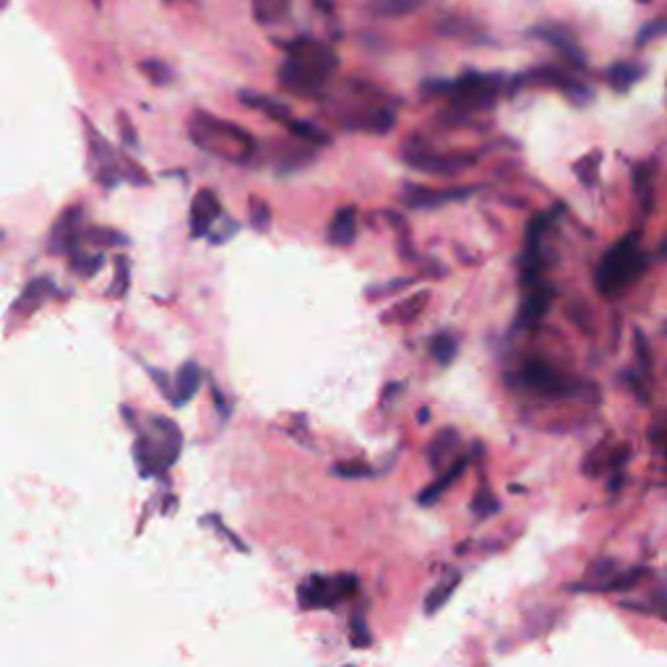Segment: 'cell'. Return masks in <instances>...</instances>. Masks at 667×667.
I'll return each instance as SVG.
<instances>
[{
	"mask_svg": "<svg viewBox=\"0 0 667 667\" xmlns=\"http://www.w3.org/2000/svg\"><path fill=\"white\" fill-rule=\"evenodd\" d=\"M284 50L287 60L279 66V84L300 97H313L321 92L331 73L339 68L337 53L311 37H295L284 45Z\"/></svg>",
	"mask_w": 667,
	"mask_h": 667,
	"instance_id": "cell-1",
	"label": "cell"
},
{
	"mask_svg": "<svg viewBox=\"0 0 667 667\" xmlns=\"http://www.w3.org/2000/svg\"><path fill=\"white\" fill-rule=\"evenodd\" d=\"M188 131H191L193 144L201 146L204 152L227 159V162H235V165H245L256 152V139L251 133L235 126V123L214 118V115L196 113L188 123Z\"/></svg>",
	"mask_w": 667,
	"mask_h": 667,
	"instance_id": "cell-2",
	"label": "cell"
},
{
	"mask_svg": "<svg viewBox=\"0 0 667 667\" xmlns=\"http://www.w3.org/2000/svg\"><path fill=\"white\" fill-rule=\"evenodd\" d=\"M180 449H183V433L178 425L167 417H149L146 430H139V438L133 443V456L141 477L165 475L178 462Z\"/></svg>",
	"mask_w": 667,
	"mask_h": 667,
	"instance_id": "cell-3",
	"label": "cell"
},
{
	"mask_svg": "<svg viewBox=\"0 0 667 667\" xmlns=\"http://www.w3.org/2000/svg\"><path fill=\"white\" fill-rule=\"evenodd\" d=\"M644 269H647V253L641 251L639 232H631L602 256L595 271L597 290L608 298L621 295L644 274Z\"/></svg>",
	"mask_w": 667,
	"mask_h": 667,
	"instance_id": "cell-4",
	"label": "cell"
},
{
	"mask_svg": "<svg viewBox=\"0 0 667 667\" xmlns=\"http://www.w3.org/2000/svg\"><path fill=\"white\" fill-rule=\"evenodd\" d=\"M501 76L496 73H475L469 71L459 76L456 81H433L425 84L428 92H441L451 100V107L464 110V113H475L485 110L501 97Z\"/></svg>",
	"mask_w": 667,
	"mask_h": 667,
	"instance_id": "cell-5",
	"label": "cell"
},
{
	"mask_svg": "<svg viewBox=\"0 0 667 667\" xmlns=\"http://www.w3.org/2000/svg\"><path fill=\"white\" fill-rule=\"evenodd\" d=\"M357 576L352 574H316L298 587V602L303 610H331L344 600L355 597Z\"/></svg>",
	"mask_w": 667,
	"mask_h": 667,
	"instance_id": "cell-6",
	"label": "cell"
},
{
	"mask_svg": "<svg viewBox=\"0 0 667 667\" xmlns=\"http://www.w3.org/2000/svg\"><path fill=\"white\" fill-rule=\"evenodd\" d=\"M404 162L420 172H428V175H456V172L467 170L469 165H475V154H443L436 152L433 146L428 144L420 136H412L402 149Z\"/></svg>",
	"mask_w": 667,
	"mask_h": 667,
	"instance_id": "cell-7",
	"label": "cell"
},
{
	"mask_svg": "<svg viewBox=\"0 0 667 667\" xmlns=\"http://www.w3.org/2000/svg\"><path fill=\"white\" fill-rule=\"evenodd\" d=\"M522 384L529 391H535L540 397L550 399H563V397H576L582 394V384L574 381L571 376H566L563 370L553 368V365L542 363V360H529L522 370Z\"/></svg>",
	"mask_w": 667,
	"mask_h": 667,
	"instance_id": "cell-8",
	"label": "cell"
},
{
	"mask_svg": "<svg viewBox=\"0 0 667 667\" xmlns=\"http://www.w3.org/2000/svg\"><path fill=\"white\" fill-rule=\"evenodd\" d=\"M647 576L644 568H628L621 571L613 561H600L589 568V579L579 584V592H615V589H631Z\"/></svg>",
	"mask_w": 667,
	"mask_h": 667,
	"instance_id": "cell-9",
	"label": "cell"
},
{
	"mask_svg": "<svg viewBox=\"0 0 667 667\" xmlns=\"http://www.w3.org/2000/svg\"><path fill=\"white\" fill-rule=\"evenodd\" d=\"M477 193L475 185L469 188H449V191H438V188H428V185L407 183L402 188V201L410 209H436V206H446L451 201H464L467 196Z\"/></svg>",
	"mask_w": 667,
	"mask_h": 667,
	"instance_id": "cell-10",
	"label": "cell"
},
{
	"mask_svg": "<svg viewBox=\"0 0 667 667\" xmlns=\"http://www.w3.org/2000/svg\"><path fill=\"white\" fill-rule=\"evenodd\" d=\"M519 81H529V84H545L553 86V89H561L566 94L568 100H574L576 105H584V102L592 100V92H589V86L582 84L579 79H574L571 73H563L558 68H535V71H529L524 79Z\"/></svg>",
	"mask_w": 667,
	"mask_h": 667,
	"instance_id": "cell-11",
	"label": "cell"
},
{
	"mask_svg": "<svg viewBox=\"0 0 667 667\" xmlns=\"http://www.w3.org/2000/svg\"><path fill=\"white\" fill-rule=\"evenodd\" d=\"M219 217H222V204H219L217 193L201 188L191 204V235L193 238H204V235L209 238V235H212V227L219 222Z\"/></svg>",
	"mask_w": 667,
	"mask_h": 667,
	"instance_id": "cell-12",
	"label": "cell"
},
{
	"mask_svg": "<svg viewBox=\"0 0 667 667\" xmlns=\"http://www.w3.org/2000/svg\"><path fill=\"white\" fill-rule=\"evenodd\" d=\"M79 219H81V206H71V209H66V212L60 214L53 232H50V251L71 256V253L79 248V238H81Z\"/></svg>",
	"mask_w": 667,
	"mask_h": 667,
	"instance_id": "cell-13",
	"label": "cell"
},
{
	"mask_svg": "<svg viewBox=\"0 0 667 667\" xmlns=\"http://www.w3.org/2000/svg\"><path fill=\"white\" fill-rule=\"evenodd\" d=\"M553 295H555V290L550 287V284H545V282L532 284V290H529V295L524 298L522 308H519L516 324L524 326V329L540 324L542 318L548 316L550 303H553Z\"/></svg>",
	"mask_w": 667,
	"mask_h": 667,
	"instance_id": "cell-14",
	"label": "cell"
},
{
	"mask_svg": "<svg viewBox=\"0 0 667 667\" xmlns=\"http://www.w3.org/2000/svg\"><path fill=\"white\" fill-rule=\"evenodd\" d=\"M532 37H540V40H545L548 45H553L558 53L566 55V58L571 60V63H576V66H584V63H587L582 47L576 45V40L571 37L568 29L555 27V24H542V27L532 29Z\"/></svg>",
	"mask_w": 667,
	"mask_h": 667,
	"instance_id": "cell-15",
	"label": "cell"
},
{
	"mask_svg": "<svg viewBox=\"0 0 667 667\" xmlns=\"http://www.w3.org/2000/svg\"><path fill=\"white\" fill-rule=\"evenodd\" d=\"M430 303V290H423V292H415V295H410L407 300H402V303H394L389 308V311L381 316V321H384L386 326H407L412 324L417 316H423L425 308H428Z\"/></svg>",
	"mask_w": 667,
	"mask_h": 667,
	"instance_id": "cell-16",
	"label": "cell"
},
{
	"mask_svg": "<svg viewBox=\"0 0 667 667\" xmlns=\"http://www.w3.org/2000/svg\"><path fill=\"white\" fill-rule=\"evenodd\" d=\"M326 238H329L331 245H337V248H347V245L355 243L357 238V209L355 206H344L334 214L331 219L329 232H326Z\"/></svg>",
	"mask_w": 667,
	"mask_h": 667,
	"instance_id": "cell-17",
	"label": "cell"
},
{
	"mask_svg": "<svg viewBox=\"0 0 667 667\" xmlns=\"http://www.w3.org/2000/svg\"><path fill=\"white\" fill-rule=\"evenodd\" d=\"M438 34H443V37H451V40H464V42H485L488 37H485V29L480 27V24H475V21L469 19H462V16H449V19H443L441 24H438Z\"/></svg>",
	"mask_w": 667,
	"mask_h": 667,
	"instance_id": "cell-18",
	"label": "cell"
},
{
	"mask_svg": "<svg viewBox=\"0 0 667 667\" xmlns=\"http://www.w3.org/2000/svg\"><path fill=\"white\" fill-rule=\"evenodd\" d=\"M240 102H243L245 107H256V110H261V113L266 115V118L277 120V123H290L292 120V113L290 107L284 105V102L279 100H271V97H264V94H256V92H240Z\"/></svg>",
	"mask_w": 667,
	"mask_h": 667,
	"instance_id": "cell-19",
	"label": "cell"
},
{
	"mask_svg": "<svg viewBox=\"0 0 667 667\" xmlns=\"http://www.w3.org/2000/svg\"><path fill=\"white\" fill-rule=\"evenodd\" d=\"M292 0H251V14L261 27H274L287 19Z\"/></svg>",
	"mask_w": 667,
	"mask_h": 667,
	"instance_id": "cell-20",
	"label": "cell"
},
{
	"mask_svg": "<svg viewBox=\"0 0 667 667\" xmlns=\"http://www.w3.org/2000/svg\"><path fill=\"white\" fill-rule=\"evenodd\" d=\"M201 386V370L196 363H183L175 376V407L191 402Z\"/></svg>",
	"mask_w": 667,
	"mask_h": 667,
	"instance_id": "cell-21",
	"label": "cell"
},
{
	"mask_svg": "<svg viewBox=\"0 0 667 667\" xmlns=\"http://www.w3.org/2000/svg\"><path fill=\"white\" fill-rule=\"evenodd\" d=\"M53 292H55V284L47 277L32 279V282L27 284V290L21 292L19 300H16V311H19L21 316H27V313H32L37 305L45 303L47 295H53Z\"/></svg>",
	"mask_w": 667,
	"mask_h": 667,
	"instance_id": "cell-22",
	"label": "cell"
},
{
	"mask_svg": "<svg viewBox=\"0 0 667 667\" xmlns=\"http://www.w3.org/2000/svg\"><path fill=\"white\" fill-rule=\"evenodd\" d=\"M641 79H644V66H636V63H615L608 68V84L618 94H626Z\"/></svg>",
	"mask_w": 667,
	"mask_h": 667,
	"instance_id": "cell-23",
	"label": "cell"
},
{
	"mask_svg": "<svg viewBox=\"0 0 667 667\" xmlns=\"http://www.w3.org/2000/svg\"><path fill=\"white\" fill-rule=\"evenodd\" d=\"M428 0H376L373 3V14L381 16V19H402V16H410L415 11L425 6Z\"/></svg>",
	"mask_w": 667,
	"mask_h": 667,
	"instance_id": "cell-24",
	"label": "cell"
},
{
	"mask_svg": "<svg viewBox=\"0 0 667 667\" xmlns=\"http://www.w3.org/2000/svg\"><path fill=\"white\" fill-rule=\"evenodd\" d=\"M456 449H459V433H456L454 428L441 430V433L433 438V443H430V449H428L430 464H433V467H441V464L446 462V459H449Z\"/></svg>",
	"mask_w": 667,
	"mask_h": 667,
	"instance_id": "cell-25",
	"label": "cell"
},
{
	"mask_svg": "<svg viewBox=\"0 0 667 667\" xmlns=\"http://www.w3.org/2000/svg\"><path fill=\"white\" fill-rule=\"evenodd\" d=\"M652 180H654V165L652 162H641L634 167V191L641 201V212H652Z\"/></svg>",
	"mask_w": 667,
	"mask_h": 667,
	"instance_id": "cell-26",
	"label": "cell"
},
{
	"mask_svg": "<svg viewBox=\"0 0 667 667\" xmlns=\"http://www.w3.org/2000/svg\"><path fill=\"white\" fill-rule=\"evenodd\" d=\"M459 579H462V574H459V571H449V574H446V579H443V582L438 584L433 592H430L428 600H425V613L430 615V613H436V610H441L443 602L449 600L451 592H454L456 584H459Z\"/></svg>",
	"mask_w": 667,
	"mask_h": 667,
	"instance_id": "cell-27",
	"label": "cell"
},
{
	"mask_svg": "<svg viewBox=\"0 0 667 667\" xmlns=\"http://www.w3.org/2000/svg\"><path fill=\"white\" fill-rule=\"evenodd\" d=\"M430 352H433V357H436V363L446 368V365H451L456 360V352H459V342H456L454 334H449V331H441V334H436V337H433Z\"/></svg>",
	"mask_w": 667,
	"mask_h": 667,
	"instance_id": "cell-28",
	"label": "cell"
},
{
	"mask_svg": "<svg viewBox=\"0 0 667 667\" xmlns=\"http://www.w3.org/2000/svg\"><path fill=\"white\" fill-rule=\"evenodd\" d=\"M621 608L636 610V613H647V615H657L662 621H667V589L665 592H657V595L647 597V600H623Z\"/></svg>",
	"mask_w": 667,
	"mask_h": 667,
	"instance_id": "cell-29",
	"label": "cell"
},
{
	"mask_svg": "<svg viewBox=\"0 0 667 667\" xmlns=\"http://www.w3.org/2000/svg\"><path fill=\"white\" fill-rule=\"evenodd\" d=\"M464 467H467V459H464V456H462V459H459V462H454V467H451L449 472H446V475H443L441 480H438V483H433L428 490H423V493H420V503L430 506V503L436 501L438 496H443V493H446V488H449V485L454 483L456 477L462 475Z\"/></svg>",
	"mask_w": 667,
	"mask_h": 667,
	"instance_id": "cell-30",
	"label": "cell"
},
{
	"mask_svg": "<svg viewBox=\"0 0 667 667\" xmlns=\"http://www.w3.org/2000/svg\"><path fill=\"white\" fill-rule=\"evenodd\" d=\"M139 71L144 73V79L154 86H167L175 81V71H172L167 63H162V60H154V58L141 60Z\"/></svg>",
	"mask_w": 667,
	"mask_h": 667,
	"instance_id": "cell-31",
	"label": "cell"
},
{
	"mask_svg": "<svg viewBox=\"0 0 667 667\" xmlns=\"http://www.w3.org/2000/svg\"><path fill=\"white\" fill-rule=\"evenodd\" d=\"M284 128H287L292 136H298V139L308 141V144H313V146H326L331 141L329 136L321 131V128H316L313 123H303V120L292 118L290 123H284Z\"/></svg>",
	"mask_w": 667,
	"mask_h": 667,
	"instance_id": "cell-32",
	"label": "cell"
},
{
	"mask_svg": "<svg viewBox=\"0 0 667 667\" xmlns=\"http://www.w3.org/2000/svg\"><path fill=\"white\" fill-rule=\"evenodd\" d=\"M248 222L256 232H269L271 227V206L261 196L248 199Z\"/></svg>",
	"mask_w": 667,
	"mask_h": 667,
	"instance_id": "cell-33",
	"label": "cell"
},
{
	"mask_svg": "<svg viewBox=\"0 0 667 667\" xmlns=\"http://www.w3.org/2000/svg\"><path fill=\"white\" fill-rule=\"evenodd\" d=\"M394 126H397V115L391 113V110H373V113L365 115V120L357 128L376 133V136H384V133H389Z\"/></svg>",
	"mask_w": 667,
	"mask_h": 667,
	"instance_id": "cell-34",
	"label": "cell"
},
{
	"mask_svg": "<svg viewBox=\"0 0 667 667\" xmlns=\"http://www.w3.org/2000/svg\"><path fill=\"white\" fill-rule=\"evenodd\" d=\"M128 287H131V261L126 256L115 258V284L107 290L110 298H126Z\"/></svg>",
	"mask_w": 667,
	"mask_h": 667,
	"instance_id": "cell-35",
	"label": "cell"
},
{
	"mask_svg": "<svg viewBox=\"0 0 667 667\" xmlns=\"http://www.w3.org/2000/svg\"><path fill=\"white\" fill-rule=\"evenodd\" d=\"M68 258H71V269L76 271V274H81V277H94V274L102 269V264H105V256H102V253L84 256L79 248H76V251H73Z\"/></svg>",
	"mask_w": 667,
	"mask_h": 667,
	"instance_id": "cell-36",
	"label": "cell"
},
{
	"mask_svg": "<svg viewBox=\"0 0 667 667\" xmlns=\"http://www.w3.org/2000/svg\"><path fill=\"white\" fill-rule=\"evenodd\" d=\"M600 165H602V154L600 152L587 154V157H582L574 165L576 178L582 180L584 185H595L597 183V172H600Z\"/></svg>",
	"mask_w": 667,
	"mask_h": 667,
	"instance_id": "cell-37",
	"label": "cell"
},
{
	"mask_svg": "<svg viewBox=\"0 0 667 667\" xmlns=\"http://www.w3.org/2000/svg\"><path fill=\"white\" fill-rule=\"evenodd\" d=\"M84 240L97 245H128L131 240L123 235V232H115L110 227H92V230L84 232Z\"/></svg>",
	"mask_w": 667,
	"mask_h": 667,
	"instance_id": "cell-38",
	"label": "cell"
},
{
	"mask_svg": "<svg viewBox=\"0 0 667 667\" xmlns=\"http://www.w3.org/2000/svg\"><path fill=\"white\" fill-rule=\"evenodd\" d=\"M120 170H123V180H128L131 185H149L152 178H149V172L139 165V162H133L131 157H126V162H120Z\"/></svg>",
	"mask_w": 667,
	"mask_h": 667,
	"instance_id": "cell-39",
	"label": "cell"
},
{
	"mask_svg": "<svg viewBox=\"0 0 667 667\" xmlns=\"http://www.w3.org/2000/svg\"><path fill=\"white\" fill-rule=\"evenodd\" d=\"M118 131L120 139L128 149H139V133H136V126H133V120L128 118V113H118Z\"/></svg>",
	"mask_w": 667,
	"mask_h": 667,
	"instance_id": "cell-40",
	"label": "cell"
},
{
	"mask_svg": "<svg viewBox=\"0 0 667 667\" xmlns=\"http://www.w3.org/2000/svg\"><path fill=\"white\" fill-rule=\"evenodd\" d=\"M146 370H149V376L154 378V384L159 386V391H162V394H165V397L170 399L172 404H175V384L170 381V376H167V373H162V370H157V368H146Z\"/></svg>",
	"mask_w": 667,
	"mask_h": 667,
	"instance_id": "cell-41",
	"label": "cell"
},
{
	"mask_svg": "<svg viewBox=\"0 0 667 667\" xmlns=\"http://www.w3.org/2000/svg\"><path fill=\"white\" fill-rule=\"evenodd\" d=\"M412 279H394L391 284H386V287H370L368 290V298H389V295H394V292L404 290L407 284H410Z\"/></svg>",
	"mask_w": 667,
	"mask_h": 667,
	"instance_id": "cell-42",
	"label": "cell"
},
{
	"mask_svg": "<svg viewBox=\"0 0 667 667\" xmlns=\"http://www.w3.org/2000/svg\"><path fill=\"white\" fill-rule=\"evenodd\" d=\"M334 472H337L339 477H347V480H350V477L373 475V469L365 467V464H337V467H334Z\"/></svg>",
	"mask_w": 667,
	"mask_h": 667,
	"instance_id": "cell-43",
	"label": "cell"
},
{
	"mask_svg": "<svg viewBox=\"0 0 667 667\" xmlns=\"http://www.w3.org/2000/svg\"><path fill=\"white\" fill-rule=\"evenodd\" d=\"M657 34H667V21H652V24H647V27L641 29L639 37H636V45H647Z\"/></svg>",
	"mask_w": 667,
	"mask_h": 667,
	"instance_id": "cell-44",
	"label": "cell"
},
{
	"mask_svg": "<svg viewBox=\"0 0 667 667\" xmlns=\"http://www.w3.org/2000/svg\"><path fill=\"white\" fill-rule=\"evenodd\" d=\"M365 621H363V613L352 615V631L357 628V634H352V641H355L357 647H365V644H370V634L365 631Z\"/></svg>",
	"mask_w": 667,
	"mask_h": 667,
	"instance_id": "cell-45",
	"label": "cell"
},
{
	"mask_svg": "<svg viewBox=\"0 0 667 667\" xmlns=\"http://www.w3.org/2000/svg\"><path fill=\"white\" fill-rule=\"evenodd\" d=\"M313 3H316V8L321 11V14H331L334 6H337V0H313Z\"/></svg>",
	"mask_w": 667,
	"mask_h": 667,
	"instance_id": "cell-46",
	"label": "cell"
},
{
	"mask_svg": "<svg viewBox=\"0 0 667 667\" xmlns=\"http://www.w3.org/2000/svg\"><path fill=\"white\" fill-rule=\"evenodd\" d=\"M660 256L667 258V238H665V243H662V248H660Z\"/></svg>",
	"mask_w": 667,
	"mask_h": 667,
	"instance_id": "cell-47",
	"label": "cell"
},
{
	"mask_svg": "<svg viewBox=\"0 0 667 667\" xmlns=\"http://www.w3.org/2000/svg\"><path fill=\"white\" fill-rule=\"evenodd\" d=\"M94 6H100V0H94Z\"/></svg>",
	"mask_w": 667,
	"mask_h": 667,
	"instance_id": "cell-48",
	"label": "cell"
},
{
	"mask_svg": "<svg viewBox=\"0 0 667 667\" xmlns=\"http://www.w3.org/2000/svg\"><path fill=\"white\" fill-rule=\"evenodd\" d=\"M639 3H649V0H639Z\"/></svg>",
	"mask_w": 667,
	"mask_h": 667,
	"instance_id": "cell-49",
	"label": "cell"
},
{
	"mask_svg": "<svg viewBox=\"0 0 667 667\" xmlns=\"http://www.w3.org/2000/svg\"><path fill=\"white\" fill-rule=\"evenodd\" d=\"M167 3H175V0H167Z\"/></svg>",
	"mask_w": 667,
	"mask_h": 667,
	"instance_id": "cell-50",
	"label": "cell"
}]
</instances>
